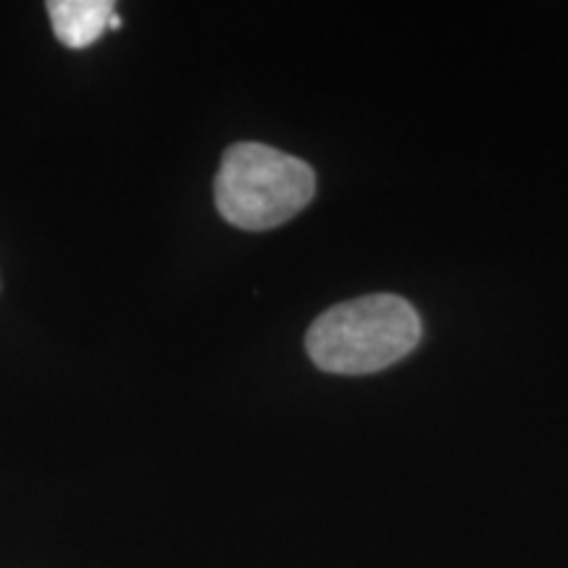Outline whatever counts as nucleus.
I'll return each mask as SVG.
<instances>
[{
    "mask_svg": "<svg viewBox=\"0 0 568 568\" xmlns=\"http://www.w3.org/2000/svg\"><path fill=\"white\" fill-rule=\"evenodd\" d=\"M422 316L400 295H364L326 308L305 335V351L326 374L361 376L397 364L422 339Z\"/></svg>",
    "mask_w": 568,
    "mask_h": 568,
    "instance_id": "nucleus-1",
    "label": "nucleus"
},
{
    "mask_svg": "<svg viewBox=\"0 0 568 568\" xmlns=\"http://www.w3.org/2000/svg\"><path fill=\"white\" fill-rule=\"evenodd\" d=\"M314 169L264 142H234L226 148L213 180V197L224 222L247 232L282 226L314 201Z\"/></svg>",
    "mask_w": 568,
    "mask_h": 568,
    "instance_id": "nucleus-2",
    "label": "nucleus"
},
{
    "mask_svg": "<svg viewBox=\"0 0 568 568\" xmlns=\"http://www.w3.org/2000/svg\"><path fill=\"white\" fill-rule=\"evenodd\" d=\"M116 13L111 0H51L48 17L61 45L82 51L109 32V21Z\"/></svg>",
    "mask_w": 568,
    "mask_h": 568,
    "instance_id": "nucleus-3",
    "label": "nucleus"
},
{
    "mask_svg": "<svg viewBox=\"0 0 568 568\" xmlns=\"http://www.w3.org/2000/svg\"><path fill=\"white\" fill-rule=\"evenodd\" d=\"M119 27H122V17H119V13H113L109 21V30H119Z\"/></svg>",
    "mask_w": 568,
    "mask_h": 568,
    "instance_id": "nucleus-4",
    "label": "nucleus"
}]
</instances>
